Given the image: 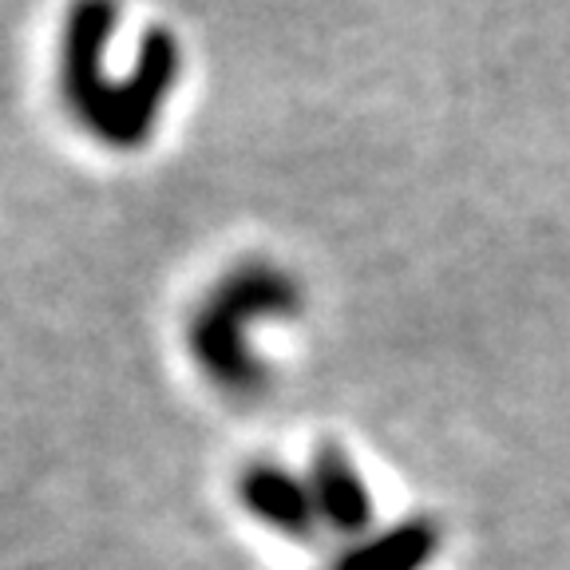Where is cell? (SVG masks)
<instances>
[{
  "label": "cell",
  "instance_id": "obj_1",
  "mask_svg": "<svg viewBox=\"0 0 570 570\" xmlns=\"http://www.w3.org/2000/svg\"><path fill=\"white\" fill-rule=\"evenodd\" d=\"M249 508H258L277 527H297L305 515V499L297 483L282 480L277 472H262L249 480Z\"/></svg>",
  "mask_w": 570,
  "mask_h": 570
}]
</instances>
